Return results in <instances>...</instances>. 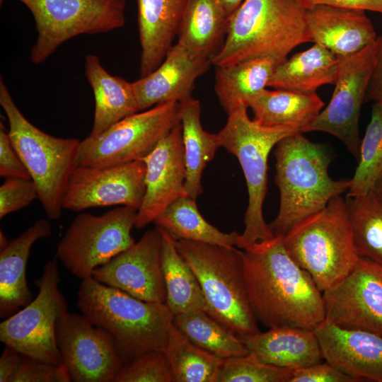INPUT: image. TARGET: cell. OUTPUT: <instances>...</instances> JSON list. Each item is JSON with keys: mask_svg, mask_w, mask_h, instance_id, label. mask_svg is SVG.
Listing matches in <instances>:
<instances>
[{"mask_svg": "<svg viewBox=\"0 0 382 382\" xmlns=\"http://www.w3.org/2000/svg\"><path fill=\"white\" fill-rule=\"evenodd\" d=\"M250 307L263 326L314 330L325 320L323 292L289 255L283 236L242 250Z\"/></svg>", "mask_w": 382, "mask_h": 382, "instance_id": "6da1fadb", "label": "cell"}, {"mask_svg": "<svg viewBox=\"0 0 382 382\" xmlns=\"http://www.w3.org/2000/svg\"><path fill=\"white\" fill-rule=\"evenodd\" d=\"M76 304L112 337L125 363L150 352H165L174 319L166 303L139 299L91 277L81 279Z\"/></svg>", "mask_w": 382, "mask_h": 382, "instance_id": "7a4b0ae2", "label": "cell"}, {"mask_svg": "<svg viewBox=\"0 0 382 382\" xmlns=\"http://www.w3.org/2000/svg\"><path fill=\"white\" fill-rule=\"evenodd\" d=\"M274 155V181L280 195L278 214L269 224L274 236H284L296 223L349 190L350 179L330 177L331 156L327 148L311 141L302 132L283 138Z\"/></svg>", "mask_w": 382, "mask_h": 382, "instance_id": "3957f363", "label": "cell"}, {"mask_svg": "<svg viewBox=\"0 0 382 382\" xmlns=\"http://www.w3.org/2000/svg\"><path fill=\"white\" fill-rule=\"evenodd\" d=\"M309 42L306 8L297 0H244L228 18L224 42L212 62L225 66L270 57L278 65Z\"/></svg>", "mask_w": 382, "mask_h": 382, "instance_id": "277c9868", "label": "cell"}, {"mask_svg": "<svg viewBox=\"0 0 382 382\" xmlns=\"http://www.w3.org/2000/svg\"><path fill=\"white\" fill-rule=\"evenodd\" d=\"M175 245L199 282L205 312L238 337L260 332L248 300L242 250L176 238Z\"/></svg>", "mask_w": 382, "mask_h": 382, "instance_id": "5b68a950", "label": "cell"}, {"mask_svg": "<svg viewBox=\"0 0 382 382\" xmlns=\"http://www.w3.org/2000/svg\"><path fill=\"white\" fill-rule=\"evenodd\" d=\"M283 242L289 255L311 276L322 292L338 285L360 257L345 199L341 195L296 223L283 236Z\"/></svg>", "mask_w": 382, "mask_h": 382, "instance_id": "8992f818", "label": "cell"}, {"mask_svg": "<svg viewBox=\"0 0 382 382\" xmlns=\"http://www.w3.org/2000/svg\"><path fill=\"white\" fill-rule=\"evenodd\" d=\"M0 105L7 117L11 141L38 192V199L51 220L60 218L70 175L76 166L80 140L50 135L21 112L4 81Z\"/></svg>", "mask_w": 382, "mask_h": 382, "instance_id": "52a82bcc", "label": "cell"}, {"mask_svg": "<svg viewBox=\"0 0 382 382\" xmlns=\"http://www.w3.org/2000/svg\"><path fill=\"white\" fill-rule=\"evenodd\" d=\"M248 107L241 104L228 113L218 133L220 146L234 155L243 170L248 195L245 228L236 247L245 249L274 236L264 219L262 207L267 190V161L270 151L283 138L300 132L282 127H266L250 119Z\"/></svg>", "mask_w": 382, "mask_h": 382, "instance_id": "ba28073f", "label": "cell"}, {"mask_svg": "<svg viewBox=\"0 0 382 382\" xmlns=\"http://www.w3.org/2000/svg\"><path fill=\"white\" fill-rule=\"evenodd\" d=\"M32 13L37 33L30 61L39 64L81 35L104 33L125 23L126 0H18Z\"/></svg>", "mask_w": 382, "mask_h": 382, "instance_id": "9c48e42d", "label": "cell"}, {"mask_svg": "<svg viewBox=\"0 0 382 382\" xmlns=\"http://www.w3.org/2000/svg\"><path fill=\"white\" fill-rule=\"evenodd\" d=\"M180 122L178 102L130 115L101 134L80 141L76 166L105 167L143 160Z\"/></svg>", "mask_w": 382, "mask_h": 382, "instance_id": "30bf717a", "label": "cell"}, {"mask_svg": "<svg viewBox=\"0 0 382 382\" xmlns=\"http://www.w3.org/2000/svg\"><path fill=\"white\" fill-rule=\"evenodd\" d=\"M60 274L56 260L47 262L36 282L39 292L31 302L0 323V341L21 354L52 364L62 362L56 328L67 310L59 289Z\"/></svg>", "mask_w": 382, "mask_h": 382, "instance_id": "8fae6325", "label": "cell"}, {"mask_svg": "<svg viewBox=\"0 0 382 382\" xmlns=\"http://www.w3.org/2000/svg\"><path fill=\"white\" fill-rule=\"evenodd\" d=\"M137 210L129 207L101 215L78 214L59 241L56 256L74 276L83 279L134 243L131 231Z\"/></svg>", "mask_w": 382, "mask_h": 382, "instance_id": "7c38bea8", "label": "cell"}, {"mask_svg": "<svg viewBox=\"0 0 382 382\" xmlns=\"http://www.w3.org/2000/svg\"><path fill=\"white\" fill-rule=\"evenodd\" d=\"M376 42L352 56L339 59L335 90L329 103L302 130V133L323 132L336 137L357 162L361 141L359 118L375 62Z\"/></svg>", "mask_w": 382, "mask_h": 382, "instance_id": "4fadbf2b", "label": "cell"}, {"mask_svg": "<svg viewBox=\"0 0 382 382\" xmlns=\"http://www.w3.org/2000/svg\"><path fill=\"white\" fill-rule=\"evenodd\" d=\"M146 165L143 160L105 166H76L64 195L63 209L81 212L108 206L138 210L145 190Z\"/></svg>", "mask_w": 382, "mask_h": 382, "instance_id": "5bb4252c", "label": "cell"}, {"mask_svg": "<svg viewBox=\"0 0 382 382\" xmlns=\"http://www.w3.org/2000/svg\"><path fill=\"white\" fill-rule=\"evenodd\" d=\"M56 337L71 381L113 382L125 363L112 337L83 314L63 315L57 323Z\"/></svg>", "mask_w": 382, "mask_h": 382, "instance_id": "9a60e30c", "label": "cell"}, {"mask_svg": "<svg viewBox=\"0 0 382 382\" xmlns=\"http://www.w3.org/2000/svg\"><path fill=\"white\" fill-rule=\"evenodd\" d=\"M325 320L340 328L382 336V266L360 257L333 289L323 292Z\"/></svg>", "mask_w": 382, "mask_h": 382, "instance_id": "2e32d148", "label": "cell"}, {"mask_svg": "<svg viewBox=\"0 0 382 382\" xmlns=\"http://www.w3.org/2000/svg\"><path fill=\"white\" fill-rule=\"evenodd\" d=\"M161 251L162 236L156 226L132 246L96 268L92 277L139 299L166 303Z\"/></svg>", "mask_w": 382, "mask_h": 382, "instance_id": "e0dca14e", "label": "cell"}, {"mask_svg": "<svg viewBox=\"0 0 382 382\" xmlns=\"http://www.w3.org/2000/svg\"><path fill=\"white\" fill-rule=\"evenodd\" d=\"M143 161L146 190L137 210L134 226L143 228L173 201L185 196L186 166L180 122L166 134Z\"/></svg>", "mask_w": 382, "mask_h": 382, "instance_id": "ac0fdd59", "label": "cell"}, {"mask_svg": "<svg viewBox=\"0 0 382 382\" xmlns=\"http://www.w3.org/2000/svg\"><path fill=\"white\" fill-rule=\"evenodd\" d=\"M324 360L357 380L382 382V336L324 320L314 330Z\"/></svg>", "mask_w": 382, "mask_h": 382, "instance_id": "d6986e66", "label": "cell"}, {"mask_svg": "<svg viewBox=\"0 0 382 382\" xmlns=\"http://www.w3.org/2000/svg\"><path fill=\"white\" fill-rule=\"evenodd\" d=\"M211 64V58L198 56L178 42L173 45L154 71L133 82L139 112L191 97L195 81Z\"/></svg>", "mask_w": 382, "mask_h": 382, "instance_id": "ffe728a7", "label": "cell"}, {"mask_svg": "<svg viewBox=\"0 0 382 382\" xmlns=\"http://www.w3.org/2000/svg\"><path fill=\"white\" fill-rule=\"evenodd\" d=\"M311 40L338 59L352 56L377 40L373 23L365 11L316 5L306 8Z\"/></svg>", "mask_w": 382, "mask_h": 382, "instance_id": "44dd1931", "label": "cell"}, {"mask_svg": "<svg viewBox=\"0 0 382 382\" xmlns=\"http://www.w3.org/2000/svg\"><path fill=\"white\" fill-rule=\"evenodd\" d=\"M190 0H137L140 77L154 71L173 47Z\"/></svg>", "mask_w": 382, "mask_h": 382, "instance_id": "7402d4cb", "label": "cell"}, {"mask_svg": "<svg viewBox=\"0 0 382 382\" xmlns=\"http://www.w3.org/2000/svg\"><path fill=\"white\" fill-rule=\"evenodd\" d=\"M239 338L259 360L282 368L295 370L324 361L314 330L274 328Z\"/></svg>", "mask_w": 382, "mask_h": 382, "instance_id": "603a6c76", "label": "cell"}, {"mask_svg": "<svg viewBox=\"0 0 382 382\" xmlns=\"http://www.w3.org/2000/svg\"><path fill=\"white\" fill-rule=\"evenodd\" d=\"M51 233L50 221L40 219L0 249L1 318L11 316L33 300L26 279L28 257L33 244Z\"/></svg>", "mask_w": 382, "mask_h": 382, "instance_id": "cb8c5ba5", "label": "cell"}, {"mask_svg": "<svg viewBox=\"0 0 382 382\" xmlns=\"http://www.w3.org/2000/svg\"><path fill=\"white\" fill-rule=\"evenodd\" d=\"M84 74L95 99L93 126L88 135L97 136L122 119L139 112L133 82L108 73L98 56H86Z\"/></svg>", "mask_w": 382, "mask_h": 382, "instance_id": "d4e9b609", "label": "cell"}, {"mask_svg": "<svg viewBox=\"0 0 382 382\" xmlns=\"http://www.w3.org/2000/svg\"><path fill=\"white\" fill-rule=\"evenodd\" d=\"M325 103L316 93L267 88L248 103L253 120L266 127H282L302 132L322 110Z\"/></svg>", "mask_w": 382, "mask_h": 382, "instance_id": "484cf974", "label": "cell"}, {"mask_svg": "<svg viewBox=\"0 0 382 382\" xmlns=\"http://www.w3.org/2000/svg\"><path fill=\"white\" fill-rule=\"evenodd\" d=\"M339 59L325 47L314 43L309 49L279 64L267 87L316 93L321 86L335 84Z\"/></svg>", "mask_w": 382, "mask_h": 382, "instance_id": "4316f807", "label": "cell"}, {"mask_svg": "<svg viewBox=\"0 0 382 382\" xmlns=\"http://www.w3.org/2000/svg\"><path fill=\"white\" fill-rule=\"evenodd\" d=\"M179 104L186 166L185 190L187 196L196 199L203 191V171L221 146L218 134L207 132L201 124L199 101L191 96Z\"/></svg>", "mask_w": 382, "mask_h": 382, "instance_id": "83f0119b", "label": "cell"}, {"mask_svg": "<svg viewBox=\"0 0 382 382\" xmlns=\"http://www.w3.org/2000/svg\"><path fill=\"white\" fill-rule=\"evenodd\" d=\"M228 23V17L217 0H190L177 42L198 56L212 59L226 35Z\"/></svg>", "mask_w": 382, "mask_h": 382, "instance_id": "f1b7e54d", "label": "cell"}, {"mask_svg": "<svg viewBox=\"0 0 382 382\" xmlns=\"http://www.w3.org/2000/svg\"><path fill=\"white\" fill-rule=\"evenodd\" d=\"M277 66L274 59L263 57L216 66L214 91L226 112L241 104L248 108L249 102L267 87Z\"/></svg>", "mask_w": 382, "mask_h": 382, "instance_id": "f546056e", "label": "cell"}, {"mask_svg": "<svg viewBox=\"0 0 382 382\" xmlns=\"http://www.w3.org/2000/svg\"><path fill=\"white\" fill-rule=\"evenodd\" d=\"M157 227L162 236L161 266L166 305L174 316L205 311L203 292L192 270L178 253L175 237L163 228Z\"/></svg>", "mask_w": 382, "mask_h": 382, "instance_id": "4dcf8cb0", "label": "cell"}, {"mask_svg": "<svg viewBox=\"0 0 382 382\" xmlns=\"http://www.w3.org/2000/svg\"><path fill=\"white\" fill-rule=\"evenodd\" d=\"M154 223L177 239L236 246L239 236L235 231L224 233L209 224L200 214L196 199L187 195L170 203Z\"/></svg>", "mask_w": 382, "mask_h": 382, "instance_id": "1f68e13d", "label": "cell"}, {"mask_svg": "<svg viewBox=\"0 0 382 382\" xmlns=\"http://www.w3.org/2000/svg\"><path fill=\"white\" fill-rule=\"evenodd\" d=\"M164 352L173 382H218L224 359L195 345L174 323Z\"/></svg>", "mask_w": 382, "mask_h": 382, "instance_id": "d6a6232c", "label": "cell"}, {"mask_svg": "<svg viewBox=\"0 0 382 382\" xmlns=\"http://www.w3.org/2000/svg\"><path fill=\"white\" fill-rule=\"evenodd\" d=\"M345 199L359 255L382 266V197L374 189Z\"/></svg>", "mask_w": 382, "mask_h": 382, "instance_id": "836d02e7", "label": "cell"}, {"mask_svg": "<svg viewBox=\"0 0 382 382\" xmlns=\"http://www.w3.org/2000/svg\"><path fill=\"white\" fill-rule=\"evenodd\" d=\"M173 323L195 345L222 359L249 353L238 336L204 311L175 315Z\"/></svg>", "mask_w": 382, "mask_h": 382, "instance_id": "e575fe53", "label": "cell"}, {"mask_svg": "<svg viewBox=\"0 0 382 382\" xmlns=\"http://www.w3.org/2000/svg\"><path fill=\"white\" fill-rule=\"evenodd\" d=\"M358 166L347 196L357 197L374 190L382 178V105L373 103L370 122L361 141Z\"/></svg>", "mask_w": 382, "mask_h": 382, "instance_id": "d590c367", "label": "cell"}, {"mask_svg": "<svg viewBox=\"0 0 382 382\" xmlns=\"http://www.w3.org/2000/svg\"><path fill=\"white\" fill-rule=\"evenodd\" d=\"M293 372L265 363L248 353L224 359L218 382H290Z\"/></svg>", "mask_w": 382, "mask_h": 382, "instance_id": "8d00e7d4", "label": "cell"}, {"mask_svg": "<svg viewBox=\"0 0 382 382\" xmlns=\"http://www.w3.org/2000/svg\"><path fill=\"white\" fill-rule=\"evenodd\" d=\"M113 382H173L164 352L146 353L124 363Z\"/></svg>", "mask_w": 382, "mask_h": 382, "instance_id": "74e56055", "label": "cell"}, {"mask_svg": "<svg viewBox=\"0 0 382 382\" xmlns=\"http://www.w3.org/2000/svg\"><path fill=\"white\" fill-rule=\"evenodd\" d=\"M38 199L31 178H6L0 186V219L28 206Z\"/></svg>", "mask_w": 382, "mask_h": 382, "instance_id": "f35d334b", "label": "cell"}, {"mask_svg": "<svg viewBox=\"0 0 382 382\" xmlns=\"http://www.w3.org/2000/svg\"><path fill=\"white\" fill-rule=\"evenodd\" d=\"M66 366L55 365L23 355L19 368L11 382H70Z\"/></svg>", "mask_w": 382, "mask_h": 382, "instance_id": "ab89813d", "label": "cell"}, {"mask_svg": "<svg viewBox=\"0 0 382 382\" xmlns=\"http://www.w3.org/2000/svg\"><path fill=\"white\" fill-rule=\"evenodd\" d=\"M0 176L5 178H30L13 147L4 124L0 123Z\"/></svg>", "mask_w": 382, "mask_h": 382, "instance_id": "60d3db41", "label": "cell"}, {"mask_svg": "<svg viewBox=\"0 0 382 382\" xmlns=\"http://www.w3.org/2000/svg\"><path fill=\"white\" fill-rule=\"evenodd\" d=\"M290 382H358L325 360L294 370Z\"/></svg>", "mask_w": 382, "mask_h": 382, "instance_id": "b9f144b4", "label": "cell"}, {"mask_svg": "<svg viewBox=\"0 0 382 382\" xmlns=\"http://www.w3.org/2000/svg\"><path fill=\"white\" fill-rule=\"evenodd\" d=\"M374 65L369 81L364 103L382 105V35L377 37Z\"/></svg>", "mask_w": 382, "mask_h": 382, "instance_id": "7bdbcfd3", "label": "cell"}, {"mask_svg": "<svg viewBox=\"0 0 382 382\" xmlns=\"http://www.w3.org/2000/svg\"><path fill=\"white\" fill-rule=\"evenodd\" d=\"M304 8L316 5L371 11L382 13V0H297Z\"/></svg>", "mask_w": 382, "mask_h": 382, "instance_id": "ee69618b", "label": "cell"}, {"mask_svg": "<svg viewBox=\"0 0 382 382\" xmlns=\"http://www.w3.org/2000/svg\"><path fill=\"white\" fill-rule=\"evenodd\" d=\"M23 359V354L6 346L0 357V382H11Z\"/></svg>", "mask_w": 382, "mask_h": 382, "instance_id": "f6af8a7d", "label": "cell"}, {"mask_svg": "<svg viewBox=\"0 0 382 382\" xmlns=\"http://www.w3.org/2000/svg\"><path fill=\"white\" fill-rule=\"evenodd\" d=\"M226 15L229 18L244 0H217Z\"/></svg>", "mask_w": 382, "mask_h": 382, "instance_id": "bcb514c9", "label": "cell"}, {"mask_svg": "<svg viewBox=\"0 0 382 382\" xmlns=\"http://www.w3.org/2000/svg\"><path fill=\"white\" fill-rule=\"evenodd\" d=\"M8 241L7 240L6 236L4 235L2 230L0 231V249L3 248L6 245Z\"/></svg>", "mask_w": 382, "mask_h": 382, "instance_id": "7dc6e473", "label": "cell"}, {"mask_svg": "<svg viewBox=\"0 0 382 382\" xmlns=\"http://www.w3.org/2000/svg\"><path fill=\"white\" fill-rule=\"evenodd\" d=\"M374 190L378 193V195L382 197V178L376 184Z\"/></svg>", "mask_w": 382, "mask_h": 382, "instance_id": "c3c4849f", "label": "cell"}, {"mask_svg": "<svg viewBox=\"0 0 382 382\" xmlns=\"http://www.w3.org/2000/svg\"><path fill=\"white\" fill-rule=\"evenodd\" d=\"M4 0H0L1 5L4 3Z\"/></svg>", "mask_w": 382, "mask_h": 382, "instance_id": "681fc988", "label": "cell"}]
</instances>
